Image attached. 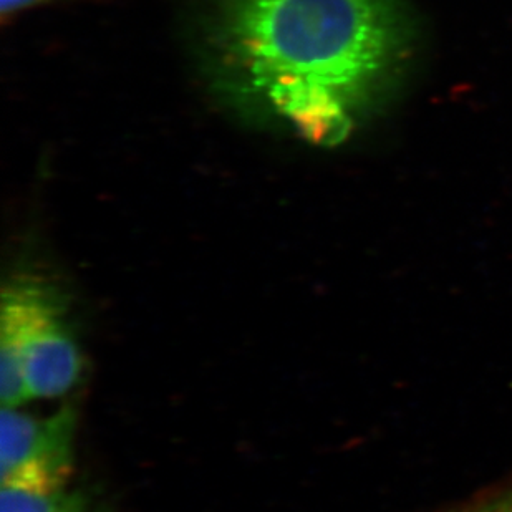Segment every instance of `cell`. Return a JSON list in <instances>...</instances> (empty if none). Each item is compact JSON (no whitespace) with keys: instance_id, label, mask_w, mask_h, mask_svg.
Instances as JSON below:
<instances>
[{"instance_id":"6da1fadb","label":"cell","mask_w":512,"mask_h":512,"mask_svg":"<svg viewBox=\"0 0 512 512\" xmlns=\"http://www.w3.org/2000/svg\"><path fill=\"white\" fill-rule=\"evenodd\" d=\"M400 0H211L199 60L219 102L252 125L335 148L408 62Z\"/></svg>"},{"instance_id":"7a4b0ae2","label":"cell","mask_w":512,"mask_h":512,"mask_svg":"<svg viewBox=\"0 0 512 512\" xmlns=\"http://www.w3.org/2000/svg\"><path fill=\"white\" fill-rule=\"evenodd\" d=\"M82 372V350L68 325L62 295L39 277L10 279L0 304L2 406L65 397Z\"/></svg>"},{"instance_id":"3957f363","label":"cell","mask_w":512,"mask_h":512,"mask_svg":"<svg viewBox=\"0 0 512 512\" xmlns=\"http://www.w3.org/2000/svg\"><path fill=\"white\" fill-rule=\"evenodd\" d=\"M77 411L63 406L37 416L22 406L0 411V481L2 488L54 493L68 488L75 466Z\"/></svg>"},{"instance_id":"277c9868","label":"cell","mask_w":512,"mask_h":512,"mask_svg":"<svg viewBox=\"0 0 512 512\" xmlns=\"http://www.w3.org/2000/svg\"><path fill=\"white\" fill-rule=\"evenodd\" d=\"M0 512H108L83 489L63 488L54 493H29L2 488Z\"/></svg>"},{"instance_id":"5b68a950","label":"cell","mask_w":512,"mask_h":512,"mask_svg":"<svg viewBox=\"0 0 512 512\" xmlns=\"http://www.w3.org/2000/svg\"><path fill=\"white\" fill-rule=\"evenodd\" d=\"M459 512H512V493L504 494L501 498L493 499L489 503L479 504V506Z\"/></svg>"},{"instance_id":"8992f818","label":"cell","mask_w":512,"mask_h":512,"mask_svg":"<svg viewBox=\"0 0 512 512\" xmlns=\"http://www.w3.org/2000/svg\"><path fill=\"white\" fill-rule=\"evenodd\" d=\"M49 0H0V10L4 15L19 14L24 10L34 9L35 5L45 4Z\"/></svg>"}]
</instances>
